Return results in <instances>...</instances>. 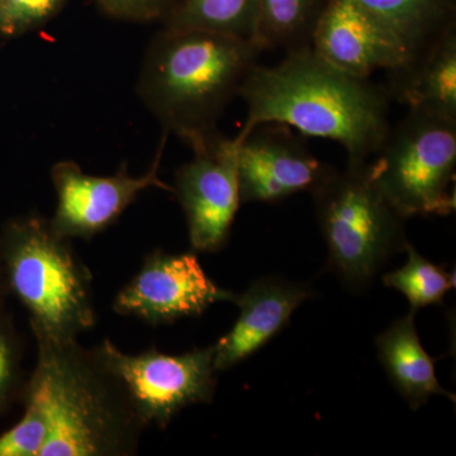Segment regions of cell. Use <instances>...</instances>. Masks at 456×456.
I'll return each mask as SVG.
<instances>
[{
	"label": "cell",
	"mask_w": 456,
	"mask_h": 456,
	"mask_svg": "<svg viewBox=\"0 0 456 456\" xmlns=\"http://www.w3.org/2000/svg\"><path fill=\"white\" fill-rule=\"evenodd\" d=\"M239 97L248 113L236 141L257 126L278 123L340 143L351 167L368 163L392 127L386 86L338 70L312 49L287 53L278 65H255Z\"/></svg>",
	"instance_id": "cell-1"
},
{
	"label": "cell",
	"mask_w": 456,
	"mask_h": 456,
	"mask_svg": "<svg viewBox=\"0 0 456 456\" xmlns=\"http://www.w3.org/2000/svg\"><path fill=\"white\" fill-rule=\"evenodd\" d=\"M36 342L37 362L22 399L46 419L40 456L136 455L147 426L97 351L77 338Z\"/></svg>",
	"instance_id": "cell-2"
},
{
	"label": "cell",
	"mask_w": 456,
	"mask_h": 456,
	"mask_svg": "<svg viewBox=\"0 0 456 456\" xmlns=\"http://www.w3.org/2000/svg\"><path fill=\"white\" fill-rule=\"evenodd\" d=\"M264 51L257 42L220 33L163 28L147 47L137 93L164 134L191 147L218 131Z\"/></svg>",
	"instance_id": "cell-3"
},
{
	"label": "cell",
	"mask_w": 456,
	"mask_h": 456,
	"mask_svg": "<svg viewBox=\"0 0 456 456\" xmlns=\"http://www.w3.org/2000/svg\"><path fill=\"white\" fill-rule=\"evenodd\" d=\"M0 266L36 340H74L97 325L92 272L49 218L9 220L0 231Z\"/></svg>",
	"instance_id": "cell-4"
},
{
	"label": "cell",
	"mask_w": 456,
	"mask_h": 456,
	"mask_svg": "<svg viewBox=\"0 0 456 456\" xmlns=\"http://www.w3.org/2000/svg\"><path fill=\"white\" fill-rule=\"evenodd\" d=\"M367 164L334 170L312 191L329 266L351 289H362L408 244L406 218L369 178Z\"/></svg>",
	"instance_id": "cell-5"
},
{
	"label": "cell",
	"mask_w": 456,
	"mask_h": 456,
	"mask_svg": "<svg viewBox=\"0 0 456 456\" xmlns=\"http://www.w3.org/2000/svg\"><path fill=\"white\" fill-rule=\"evenodd\" d=\"M456 119L408 110L367 164L369 178L404 218L455 212Z\"/></svg>",
	"instance_id": "cell-6"
},
{
	"label": "cell",
	"mask_w": 456,
	"mask_h": 456,
	"mask_svg": "<svg viewBox=\"0 0 456 456\" xmlns=\"http://www.w3.org/2000/svg\"><path fill=\"white\" fill-rule=\"evenodd\" d=\"M94 349L125 387L146 426L164 430L184 408L211 403L215 397V345L182 355H167L156 347L130 355L104 338Z\"/></svg>",
	"instance_id": "cell-7"
},
{
	"label": "cell",
	"mask_w": 456,
	"mask_h": 456,
	"mask_svg": "<svg viewBox=\"0 0 456 456\" xmlns=\"http://www.w3.org/2000/svg\"><path fill=\"white\" fill-rule=\"evenodd\" d=\"M193 159L175 173V194L187 220L191 248L217 253L231 235L240 198L237 143L220 131L191 146Z\"/></svg>",
	"instance_id": "cell-8"
},
{
	"label": "cell",
	"mask_w": 456,
	"mask_h": 456,
	"mask_svg": "<svg viewBox=\"0 0 456 456\" xmlns=\"http://www.w3.org/2000/svg\"><path fill=\"white\" fill-rule=\"evenodd\" d=\"M235 297L206 274L196 254L155 250L114 297L113 311L150 326L170 325L200 316L215 303L233 302Z\"/></svg>",
	"instance_id": "cell-9"
},
{
	"label": "cell",
	"mask_w": 456,
	"mask_h": 456,
	"mask_svg": "<svg viewBox=\"0 0 456 456\" xmlns=\"http://www.w3.org/2000/svg\"><path fill=\"white\" fill-rule=\"evenodd\" d=\"M167 137L164 134L150 169L136 178L131 175L126 163L112 176L90 175L73 160L53 165L51 179L57 206L50 221L56 232L69 240L93 239L112 226L141 191L159 188L173 193V187L159 176Z\"/></svg>",
	"instance_id": "cell-10"
},
{
	"label": "cell",
	"mask_w": 456,
	"mask_h": 456,
	"mask_svg": "<svg viewBox=\"0 0 456 456\" xmlns=\"http://www.w3.org/2000/svg\"><path fill=\"white\" fill-rule=\"evenodd\" d=\"M235 142L241 203H273L299 191L312 193L335 170L288 126L265 123Z\"/></svg>",
	"instance_id": "cell-11"
},
{
	"label": "cell",
	"mask_w": 456,
	"mask_h": 456,
	"mask_svg": "<svg viewBox=\"0 0 456 456\" xmlns=\"http://www.w3.org/2000/svg\"><path fill=\"white\" fill-rule=\"evenodd\" d=\"M311 49L353 77L370 79L412 61L403 41L351 0H326L312 35Z\"/></svg>",
	"instance_id": "cell-12"
},
{
	"label": "cell",
	"mask_w": 456,
	"mask_h": 456,
	"mask_svg": "<svg viewBox=\"0 0 456 456\" xmlns=\"http://www.w3.org/2000/svg\"><path fill=\"white\" fill-rule=\"evenodd\" d=\"M311 289L281 278L254 281L235 301V326L215 344V369L228 370L250 358L289 323L293 312L307 301Z\"/></svg>",
	"instance_id": "cell-13"
},
{
	"label": "cell",
	"mask_w": 456,
	"mask_h": 456,
	"mask_svg": "<svg viewBox=\"0 0 456 456\" xmlns=\"http://www.w3.org/2000/svg\"><path fill=\"white\" fill-rule=\"evenodd\" d=\"M388 74L389 97L408 107L456 119V28L419 53L403 69Z\"/></svg>",
	"instance_id": "cell-14"
},
{
	"label": "cell",
	"mask_w": 456,
	"mask_h": 456,
	"mask_svg": "<svg viewBox=\"0 0 456 456\" xmlns=\"http://www.w3.org/2000/svg\"><path fill=\"white\" fill-rule=\"evenodd\" d=\"M378 356L389 380L413 411L428 403L431 395H455L440 386L435 374V360L426 353L415 326V314L398 318L378 336Z\"/></svg>",
	"instance_id": "cell-15"
},
{
	"label": "cell",
	"mask_w": 456,
	"mask_h": 456,
	"mask_svg": "<svg viewBox=\"0 0 456 456\" xmlns=\"http://www.w3.org/2000/svg\"><path fill=\"white\" fill-rule=\"evenodd\" d=\"M397 35L412 60L455 26L452 0H351Z\"/></svg>",
	"instance_id": "cell-16"
},
{
	"label": "cell",
	"mask_w": 456,
	"mask_h": 456,
	"mask_svg": "<svg viewBox=\"0 0 456 456\" xmlns=\"http://www.w3.org/2000/svg\"><path fill=\"white\" fill-rule=\"evenodd\" d=\"M163 25L174 31L220 33L257 42L259 0H179Z\"/></svg>",
	"instance_id": "cell-17"
},
{
	"label": "cell",
	"mask_w": 456,
	"mask_h": 456,
	"mask_svg": "<svg viewBox=\"0 0 456 456\" xmlns=\"http://www.w3.org/2000/svg\"><path fill=\"white\" fill-rule=\"evenodd\" d=\"M326 0H259L257 42L264 50L311 49L312 35Z\"/></svg>",
	"instance_id": "cell-18"
},
{
	"label": "cell",
	"mask_w": 456,
	"mask_h": 456,
	"mask_svg": "<svg viewBox=\"0 0 456 456\" xmlns=\"http://www.w3.org/2000/svg\"><path fill=\"white\" fill-rule=\"evenodd\" d=\"M408 259L402 268L384 275V284L406 296L411 311L416 314L432 305H443L444 297L454 287L452 274L435 265L408 242Z\"/></svg>",
	"instance_id": "cell-19"
},
{
	"label": "cell",
	"mask_w": 456,
	"mask_h": 456,
	"mask_svg": "<svg viewBox=\"0 0 456 456\" xmlns=\"http://www.w3.org/2000/svg\"><path fill=\"white\" fill-rule=\"evenodd\" d=\"M23 340L13 317L8 312L0 314V416L17 398H22L26 380L23 379Z\"/></svg>",
	"instance_id": "cell-20"
},
{
	"label": "cell",
	"mask_w": 456,
	"mask_h": 456,
	"mask_svg": "<svg viewBox=\"0 0 456 456\" xmlns=\"http://www.w3.org/2000/svg\"><path fill=\"white\" fill-rule=\"evenodd\" d=\"M66 0H0V36L14 37L44 26Z\"/></svg>",
	"instance_id": "cell-21"
},
{
	"label": "cell",
	"mask_w": 456,
	"mask_h": 456,
	"mask_svg": "<svg viewBox=\"0 0 456 456\" xmlns=\"http://www.w3.org/2000/svg\"><path fill=\"white\" fill-rule=\"evenodd\" d=\"M20 421L0 435V456H40L47 436V424L37 403L25 399Z\"/></svg>",
	"instance_id": "cell-22"
},
{
	"label": "cell",
	"mask_w": 456,
	"mask_h": 456,
	"mask_svg": "<svg viewBox=\"0 0 456 456\" xmlns=\"http://www.w3.org/2000/svg\"><path fill=\"white\" fill-rule=\"evenodd\" d=\"M179 0H97V5L108 17L132 22H151L169 16Z\"/></svg>",
	"instance_id": "cell-23"
},
{
	"label": "cell",
	"mask_w": 456,
	"mask_h": 456,
	"mask_svg": "<svg viewBox=\"0 0 456 456\" xmlns=\"http://www.w3.org/2000/svg\"><path fill=\"white\" fill-rule=\"evenodd\" d=\"M8 296L7 284H5L2 266H0V314L5 311V299H7Z\"/></svg>",
	"instance_id": "cell-24"
}]
</instances>
